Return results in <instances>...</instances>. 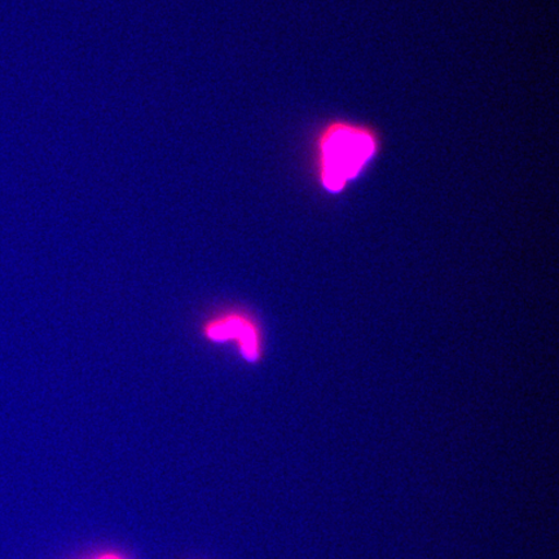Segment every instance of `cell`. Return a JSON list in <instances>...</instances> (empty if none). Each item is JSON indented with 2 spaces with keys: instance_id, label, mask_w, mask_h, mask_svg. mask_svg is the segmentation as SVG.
Segmentation results:
<instances>
[{
  "instance_id": "6da1fadb",
  "label": "cell",
  "mask_w": 559,
  "mask_h": 559,
  "mask_svg": "<svg viewBox=\"0 0 559 559\" xmlns=\"http://www.w3.org/2000/svg\"><path fill=\"white\" fill-rule=\"evenodd\" d=\"M380 150V139L369 126L332 121L319 132L314 143V170L321 187L340 193L361 177Z\"/></svg>"
},
{
  "instance_id": "7a4b0ae2",
  "label": "cell",
  "mask_w": 559,
  "mask_h": 559,
  "mask_svg": "<svg viewBox=\"0 0 559 559\" xmlns=\"http://www.w3.org/2000/svg\"><path fill=\"white\" fill-rule=\"evenodd\" d=\"M204 334L215 344L235 340L245 360L254 362L260 358V334L251 320L241 313L230 312L207 321Z\"/></svg>"
},
{
  "instance_id": "3957f363",
  "label": "cell",
  "mask_w": 559,
  "mask_h": 559,
  "mask_svg": "<svg viewBox=\"0 0 559 559\" xmlns=\"http://www.w3.org/2000/svg\"><path fill=\"white\" fill-rule=\"evenodd\" d=\"M97 559H122V558L117 557V556H104V557H100V558H97Z\"/></svg>"
}]
</instances>
